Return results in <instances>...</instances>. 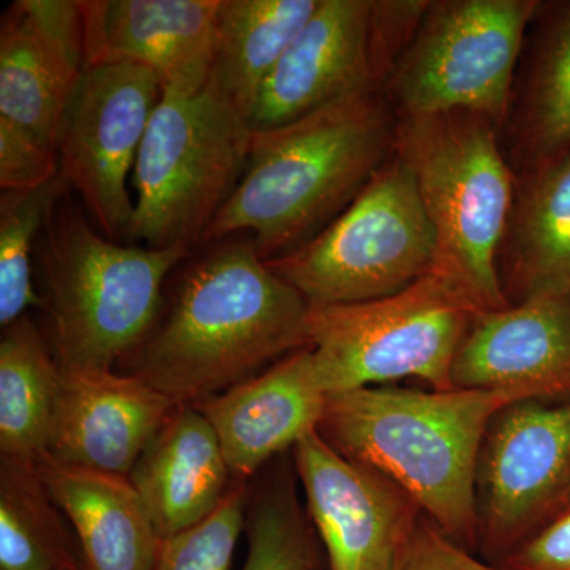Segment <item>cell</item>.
I'll return each mask as SVG.
<instances>
[{
	"label": "cell",
	"instance_id": "1",
	"mask_svg": "<svg viewBox=\"0 0 570 570\" xmlns=\"http://www.w3.org/2000/svg\"><path fill=\"white\" fill-rule=\"evenodd\" d=\"M309 303L277 276L254 239H227L187 266L164 324L137 348L135 376L197 404L309 347Z\"/></svg>",
	"mask_w": 570,
	"mask_h": 570
},
{
	"label": "cell",
	"instance_id": "2",
	"mask_svg": "<svg viewBox=\"0 0 570 570\" xmlns=\"http://www.w3.org/2000/svg\"><path fill=\"white\" fill-rule=\"evenodd\" d=\"M397 116L384 92H360L266 130L205 243L247 232L264 261L321 234L396 151Z\"/></svg>",
	"mask_w": 570,
	"mask_h": 570
},
{
	"label": "cell",
	"instance_id": "3",
	"mask_svg": "<svg viewBox=\"0 0 570 570\" xmlns=\"http://www.w3.org/2000/svg\"><path fill=\"white\" fill-rule=\"evenodd\" d=\"M535 397L521 390L365 387L326 396L318 434L344 459L400 487L434 527L479 546L475 474L499 409Z\"/></svg>",
	"mask_w": 570,
	"mask_h": 570
},
{
	"label": "cell",
	"instance_id": "4",
	"mask_svg": "<svg viewBox=\"0 0 570 570\" xmlns=\"http://www.w3.org/2000/svg\"><path fill=\"white\" fill-rule=\"evenodd\" d=\"M501 134L478 112L397 116L396 154L411 168L436 232V265L459 277L483 311L510 305L499 257L517 171Z\"/></svg>",
	"mask_w": 570,
	"mask_h": 570
},
{
	"label": "cell",
	"instance_id": "5",
	"mask_svg": "<svg viewBox=\"0 0 570 570\" xmlns=\"http://www.w3.org/2000/svg\"><path fill=\"white\" fill-rule=\"evenodd\" d=\"M58 209L40 249L56 362L63 373L112 370L151 335L165 279L189 250L118 245Z\"/></svg>",
	"mask_w": 570,
	"mask_h": 570
},
{
	"label": "cell",
	"instance_id": "6",
	"mask_svg": "<svg viewBox=\"0 0 570 570\" xmlns=\"http://www.w3.org/2000/svg\"><path fill=\"white\" fill-rule=\"evenodd\" d=\"M253 129L213 78L194 92L163 91L142 138L129 238L154 249L204 242L249 160Z\"/></svg>",
	"mask_w": 570,
	"mask_h": 570
},
{
	"label": "cell",
	"instance_id": "7",
	"mask_svg": "<svg viewBox=\"0 0 570 570\" xmlns=\"http://www.w3.org/2000/svg\"><path fill=\"white\" fill-rule=\"evenodd\" d=\"M459 277L434 265L404 291L352 305L309 306L307 337L326 395L420 379L453 389L452 366L482 313Z\"/></svg>",
	"mask_w": 570,
	"mask_h": 570
},
{
	"label": "cell",
	"instance_id": "8",
	"mask_svg": "<svg viewBox=\"0 0 570 570\" xmlns=\"http://www.w3.org/2000/svg\"><path fill=\"white\" fill-rule=\"evenodd\" d=\"M436 258V232L411 168L395 151L321 234L265 262L309 306H333L397 294Z\"/></svg>",
	"mask_w": 570,
	"mask_h": 570
},
{
	"label": "cell",
	"instance_id": "9",
	"mask_svg": "<svg viewBox=\"0 0 570 570\" xmlns=\"http://www.w3.org/2000/svg\"><path fill=\"white\" fill-rule=\"evenodd\" d=\"M540 0H430L385 97L396 116L478 112L508 126Z\"/></svg>",
	"mask_w": 570,
	"mask_h": 570
},
{
	"label": "cell",
	"instance_id": "10",
	"mask_svg": "<svg viewBox=\"0 0 570 570\" xmlns=\"http://www.w3.org/2000/svg\"><path fill=\"white\" fill-rule=\"evenodd\" d=\"M430 0H318L249 122L273 129L360 92H384Z\"/></svg>",
	"mask_w": 570,
	"mask_h": 570
},
{
	"label": "cell",
	"instance_id": "11",
	"mask_svg": "<svg viewBox=\"0 0 570 570\" xmlns=\"http://www.w3.org/2000/svg\"><path fill=\"white\" fill-rule=\"evenodd\" d=\"M570 396L524 397L491 419L475 474L479 546L498 564L566 508Z\"/></svg>",
	"mask_w": 570,
	"mask_h": 570
},
{
	"label": "cell",
	"instance_id": "12",
	"mask_svg": "<svg viewBox=\"0 0 570 570\" xmlns=\"http://www.w3.org/2000/svg\"><path fill=\"white\" fill-rule=\"evenodd\" d=\"M160 99L153 70L111 63L85 67L63 108L55 138L61 174L112 242L129 234V176Z\"/></svg>",
	"mask_w": 570,
	"mask_h": 570
},
{
	"label": "cell",
	"instance_id": "13",
	"mask_svg": "<svg viewBox=\"0 0 570 570\" xmlns=\"http://www.w3.org/2000/svg\"><path fill=\"white\" fill-rule=\"evenodd\" d=\"M309 521L330 570H393L422 510L384 475L344 459L318 431L294 448Z\"/></svg>",
	"mask_w": 570,
	"mask_h": 570
},
{
	"label": "cell",
	"instance_id": "14",
	"mask_svg": "<svg viewBox=\"0 0 570 570\" xmlns=\"http://www.w3.org/2000/svg\"><path fill=\"white\" fill-rule=\"evenodd\" d=\"M86 67L134 63L163 91L194 92L212 80L220 0H78Z\"/></svg>",
	"mask_w": 570,
	"mask_h": 570
},
{
	"label": "cell",
	"instance_id": "15",
	"mask_svg": "<svg viewBox=\"0 0 570 570\" xmlns=\"http://www.w3.org/2000/svg\"><path fill=\"white\" fill-rule=\"evenodd\" d=\"M453 389L570 396V294H539L469 325L452 366Z\"/></svg>",
	"mask_w": 570,
	"mask_h": 570
},
{
	"label": "cell",
	"instance_id": "16",
	"mask_svg": "<svg viewBox=\"0 0 570 570\" xmlns=\"http://www.w3.org/2000/svg\"><path fill=\"white\" fill-rule=\"evenodd\" d=\"M61 373L50 455L73 466L129 478L178 403L135 374Z\"/></svg>",
	"mask_w": 570,
	"mask_h": 570
},
{
	"label": "cell",
	"instance_id": "17",
	"mask_svg": "<svg viewBox=\"0 0 570 570\" xmlns=\"http://www.w3.org/2000/svg\"><path fill=\"white\" fill-rule=\"evenodd\" d=\"M326 396L313 348L305 347L194 406L216 431L234 482L247 483L266 461L317 430Z\"/></svg>",
	"mask_w": 570,
	"mask_h": 570
},
{
	"label": "cell",
	"instance_id": "18",
	"mask_svg": "<svg viewBox=\"0 0 570 570\" xmlns=\"http://www.w3.org/2000/svg\"><path fill=\"white\" fill-rule=\"evenodd\" d=\"M160 539L190 530L234 485L219 439L194 404H178L129 475Z\"/></svg>",
	"mask_w": 570,
	"mask_h": 570
},
{
	"label": "cell",
	"instance_id": "19",
	"mask_svg": "<svg viewBox=\"0 0 570 570\" xmlns=\"http://www.w3.org/2000/svg\"><path fill=\"white\" fill-rule=\"evenodd\" d=\"M45 489L69 520L85 570H153L159 532L129 478L45 456Z\"/></svg>",
	"mask_w": 570,
	"mask_h": 570
},
{
	"label": "cell",
	"instance_id": "20",
	"mask_svg": "<svg viewBox=\"0 0 570 570\" xmlns=\"http://www.w3.org/2000/svg\"><path fill=\"white\" fill-rule=\"evenodd\" d=\"M499 273L510 305L532 295L570 294V148L517 175Z\"/></svg>",
	"mask_w": 570,
	"mask_h": 570
},
{
	"label": "cell",
	"instance_id": "21",
	"mask_svg": "<svg viewBox=\"0 0 570 570\" xmlns=\"http://www.w3.org/2000/svg\"><path fill=\"white\" fill-rule=\"evenodd\" d=\"M530 32L508 121L519 175L570 148V0L540 3Z\"/></svg>",
	"mask_w": 570,
	"mask_h": 570
},
{
	"label": "cell",
	"instance_id": "22",
	"mask_svg": "<svg viewBox=\"0 0 570 570\" xmlns=\"http://www.w3.org/2000/svg\"><path fill=\"white\" fill-rule=\"evenodd\" d=\"M317 6L318 0H220L212 78L246 119Z\"/></svg>",
	"mask_w": 570,
	"mask_h": 570
},
{
	"label": "cell",
	"instance_id": "23",
	"mask_svg": "<svg viewBox=\"0 0 570 570\" xmlns=\"http://www.w3.org/2000/svg\"><path fill=\"white\" fill-rule=\"evenodd\" d=\"M62 373L39 328L22 316L0 340V460L39 464L50 455Z\"/></svg>",
	"mask_w": 570,
	"mask_h": 570
},
{
	"label": "cell",
	"instance_id": "24",
	"mask_svg": "<svg viewBox=\"0 0 570 570\" xmlns=\"http://www.w3.org/2000/svg\"><path fill=\"white\" fill-rule=\"evenodd\" d=\"M85 69L36 28L20 3L0 21V118L55 146L75 82Z\"/></svg>",
	"mask_w": 570,
	"mask_h": 570
},
{
	"label": "cell",
	"instance_id": "25",
	"mask_svg": "<svg viewBox=\"0 0 570 570\" xmlns=\"http://www.w3.org/2000/svg\"><path fill=\"white\" fill-rule=\"evenodd\" d=\"M80 562L39 464L0 460V570H67Z\"/></svg>",
	"mask_w": 570,
	"mask_h": 570
},
{
	"label": "cell",
	"instance_id": "26",
	"mask_svg": "<svg viewBox=\"0 0 570 570\" xmlns=\"http://www.w3.org/2000/svg\"><path fill=\"white\" fill-rule=\"evenodd\" d=\"M62 174L37 189L0 197V325L6 328L39 305L32 284V247L69 190Z\"/></svg>",
	"mask_w": 570,
	"mask_h": 570
},
{
	"label": "cell",
	"instance_id": "27",
	"mask_svg": "<svg viewBox=\"0 0 570 570\" xmlns=\"http://www.w3.org/2000/svg\"><path fill=\"white\" fill-rule=\"evenodd\" d=\"M247 558L242 570H318V550L294 485L272 482L247 502Z\"/></svg>",
	"mask_w": 570,
	"mask_h": 570
},
{
	"label": "cell",
	"instance_id": "28",
	"mask_svg": "<svg viewBox=\"0 0 570 570\" xmlns=\"http://www.w3.org/2000/svg\"><path fill=\"white\" fill-rule=\"evenodd\" d=\"M247 502L249 487L235 482L208 519L163 539L153 570H230L246 527Z\"/></svg>",
	"mask_w": 570,
	"mask_h": 570
},
{
	"label": "cell",
	"instance_id": "29",
	"mask_svg": "<svg viewBox=\"0 0 570 570\" xmlns=\"http://www.w3.org/2000/svg\"><path fill=\"white\" fill-rule=\"evenodd\" d=\"M61 174L55 146L39 135L0 118V187L6 190L37 189Z\"/></svg>",
	"mask_w": 570,
	"mask_h": 570
},
{
	"label": "cell",
	"instance_id": "30",
	"mask_svg": "<svg viewBox=\"0 0 570 570\" xmlns=\"http://www.w3.org/2000/svg\"><path fill=\"white\" fill-rule=\"evenodd\" d=\"M393 570H504L479 560L472 551L449 539L425 515L409 534Z\"/></svg>",
	"mask_w": 570,
	"mask_h": 570
},
{
	"label": "cell",
	"instance_id": "31",
	"mask_svg": "<svg viewBox=\"0 0 570 570\" xmlns=\"http://www.w3.org/2000/svg\"><path fill=\"white\" fill-rule=\"evenodd\" d=\"M36 28L59 50L86 67L85 26L80 2L75 0H18Z\"/></svg>",
	"mask_w": 570,
	"mask_h": 570
},
{
	"label": "cell",
	"instance_id": "32",
	"mask_svg": "<svg viewBox=\"0 0 570 570\" xmlns=\"http://www.w3.org/2000/svg\"><path fill=\"white\" fill-rule=\"evenodd\" d=\"M497 566L504 570H570V510L551 520Z\"/></svg>",
	"mask_w": 570,
	"mask_h": 570
},
{
	"label": "cell",
	"instance_id": "33",
	"mask_svg": "<svg viewBox=\"0 0 570 570\" xmlns=\"http://www.w3.org/2000/svg\"><path fill=\"white\" fill-rule=\"evenodd\" d=\"M67 570H85V569H82V562H80V564L71 566V568L67 569Z\"/></svg>",
	"mask_w": 570,
	"mask_h": 570
},
{
	"label": "cell",
	"instance_id": "34",
	"mask_svg": "<svg viewBox=\"0 0 570 570\" xmlns=\"http://www.w3.org/2000/svg\"><path fill=\"white\" fill-rule=\"evenodd\" d=\"M568 510H570V494H569L568 502H566V508H564V510H562V513L568 512ZM560 515H561V513H560Z\"/></svg>",
	"mask_w": 570,
	"mask_h": 570
}]
</instances>
